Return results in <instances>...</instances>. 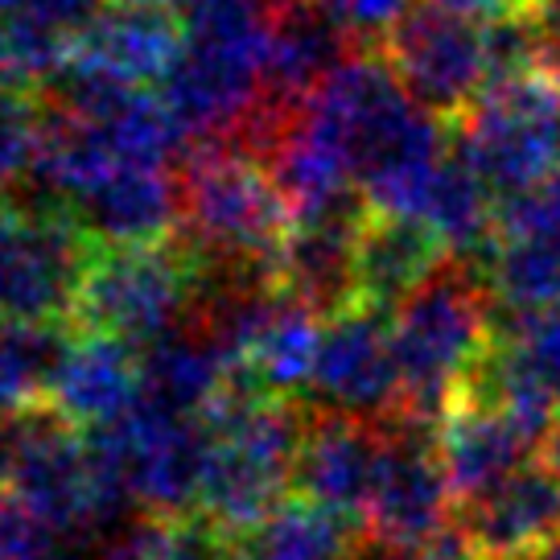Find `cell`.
I'll use <instances>...</instances> for the list:
<instances>
[{"instance_id": "cell-1", "label": "cell", "mask_w": 560, "mask_h": 560, "mask_svg": "<svg viewBox=\"0 0 560 560\" xmlns=\"http://www.w3.org/2000/svg\"><path fill=\"white\" fill-rule=\"evenodd\" d=\"M305 116L347 158L375 214L424 223V207L445 165L441 120L412 104L384 50L350 54L310 95Z\"/></svg>"}, {"instance_id": "cell-2", "label": "cell", "mask_w": 560, "mask_h": 560, "mask_svg": "<svg viewBox=\"0 0 560 560\" xmlns=\"http://www.w3.org/2000/svg\"><path fill=\"white\" fill-rule=\"evenodd\" d=\"M182 240L194 264H277L293 214L272 174L228 140L186 149L177 165Z\"/></svg>"}, {"instance_id": "cell-3", "label": "cell", "mask_w": 560, "mask_h": 560, "mask_svg": "<svg viewBox=\"0 0 560 560\" xmlns=\"http://www.w3.org/2000/svg\"><path fill=\"white\" fill-rule=\"evenodd\" d=\"M392 347L400 363V412L441 424L470 371L494 347L487 280H474L470 264H445L392 314Z\"/></svg>"}, {"instance_id": "cell-4", "label": "cell", "mask_w": 560, "mask_h": 560, "mask_svg": "<svg viewBox=\"0 0 560 560\" xmlns=\"http://www.w3.org/2000/svg\"><path fill=\"white\" fill-rule=\"evenodd\" d=\"M268 18L260 9L186 21L182 54L158 83V100L186 149L228 140L268 91Z\"/></svg>"}, {"instance_id": "cell-5", "label": "cell", "mask_w": 560, "mask_h": 560, "mask_svg": "<svg viewBox=\"0 0 560 560\" xmlns=\"http://www.w3.org/2000/svg\"><path fill=\"white\" fill-rule=\"evenodd\" d=\"M194 293L198 264L182 244L95 247L74 293L70 326L144 350L194 314Z\"/></svg>"}, {"instance_id": "cell-6", "label": "cell", "mask_w": 560, "mask_h": 560, "mask_svg": "<svg viewBox=\"0 0 560 560\" xmlns=\"http://www.w3.org/2000/svg\"><path fill=\"white\" fill-rule=\"evenodd\" d=\"M457 153L494 198L540 186L560 170V70L552 62L499 79L462 116Z\"/></svg>"}, {"instance_id": "cell-7", "label": "cell", "mask_w": 560, "mask_h": 560, "mask_svg": "<svg viewBox=\"0 0 560 560\" xmlns=\"http://www.w3.org/2000/svg\"><path fill=\"white\" fill-rule=\"evenodd\" d=\"M0 490L37 511L58 536L100 540L88 429L54 400L0 412Z\"/></svg>"}, {"instance_id": "cell-8", "label": "cell", "mask_w": 560, "mask_h": 560, "mask_svg": "<svg viewBox=\"0 0 560 560\" xmlns=\"http://www.w3.org/2000/svg\"><path fill=\"white\" fill-rule=\"evenodd\" d=\"M384 54L412 104L438 120H462L490 88L487 25L429 0L404 13L384 37Z\"/></svg>"}, {"instance_id": "cell-9", "label": "cell", "mask_w": 560, "mask_h": 560, "mask_svg": "<svg viewBox=\"0 0 560 560\" xmlns=\"http://www.w3.org/2000/svg\"><path fill=\"white\" fill-rule=\"evenodd\" d=\"M91 244L62 214L0 198V322H67Z\"/></svg>"}, {"instance_id": "cell-10", "label": "cell", "mask_w": 560, "mask_h": 560, "mask_svg": "<svg viewBox=\"0 0 560 560\" xmlns=\"http://www.w3.org/2000/svg\"><path fill=\"white\" fill-rule=\"evenodd\" d=\"M454 511L457 499L438 457V424H424L404 412L384 420V454L359 524L363 536L412 552Z\"/></svg>"}, {"instance_id": "cell-11", "label": "cell", "mask_w": 560, "mask_h": 560, "mask_svg": "<svg viewBox=\"0 0 560 560\" xmlns=\"http://www.w3.org/2000/svg\"><path fill=\"white\" fill-rule=\"evenodd\" d=\"M322 412L384 424L400 412L404 384L396 347H392V314L354 305L347 314L322 322V347L305 396Z\"/></svg>"}, {"instance_id": "cell-12", "label": "cell", "mask_w": 560, "mask_h": 560, "mask_svg": "<svg viewBox=\"0 0 560 560\" xmlns=\"http://www.w3.org/2000/svg\"><path fill=\"white\" fill-rule=\"evenodd\" d=\"M104 433L120 450L137 508L144 515L182 520L202 508L210 466L207 417H174L137 400V408L120 424H107Z\"/></svg>"}, {"instance_id": "cell-13", "label": "cell", "mask_w": 560, "mask_h": 560, "mask_svg": "<svg viewBox=\"0 0 560 560\" xmlns=\"http://www.w3.org/2000/svg\"><path fill=\"white\" fill-rule=\"evenodd\" d=\"M67 219L95 247L165 244L182 223L177 170L170 165H116L67 207Z\"/></svg>"}, {"instance_id": "cell-14", "label": "cell", "mask_w": 560, "mask_h": 560, "mask_svg": "<svg viewBox=\"0 0 560 560\" xmlns=\"http://www.w3.org/2000/svg\"><path fill=\"white\" fill-rule=\"evenodd\" d=\"M380 454H384V424L314 408L305 441H301L293 494L310 499L314 508L342 515L350 524H363V508H368V494L375 487Z\"/></svg>"}, {"instance_id": "cell-15", "label": "cell", "mask_w": 560, "mask_h": 560, "mask_svg": "<svg viewBox=\"0 0 560 560\" xmlns=\"http://www.w3.org/2000/svg\"><path fill=\"white\" fill-rule=\"evenodd\" d=\"M177 13L165 0H107L79 30L70 58L128 88L161 83L182 54Z\"/></svg>"}, {"instance_id": "cell-16", "label": "cell", "mask_w": 560, "mask_h": 560, "mask_svg": "<svg viewBox=\"0 0 560 560\" xmlns=\"http://www.w3.org/2000/svg\"><path fill=\"white\" fill-rule=\"evenodd\" d=\"M536 454H540V445L527 438L508 412L470 400V396H457L438 424V457L457 508H466L499 482H508L511 474L524 470Z\"/></svg>"}, {"instance_id": "cell-17", "label": "cell", "mask_w": 560, "mask_h": 560, "mask_svg": "<svg viewBox=\"0 0 560 560\" xmlns=\"http://www.w3.org/2000/svg\"><path fill=\"white\" fill-rule=\"evenodd\" d=\"M487 560H524L560 540V474L532 457L508 482L462 508Z\"/></svg>"}, {"instance_id": "cell-18", "label": "cell", "mask_w": 560, "mask_h": 560, "mask_svg": "<svg viewBox=\"0 0 560 560\" xmlns=\"http://www.w3.org/2000/svg\"><path fill=\"white\" fill-rule=\"evenodd\" d=\"M445 256H450V247L429 223L371 210L368 223L359 228V244H354L359 305L396 314L404 301L445 268Z\"/></svg>"}, {"instance_id": "cell-19", "label": "cell", "mask_w": 560, "mask_h": 560, "mask_svg": "<svg viewBox=\"0 0 560 560\" xmlns=\"http://www.w3.org/2000/svg\"><path fill=\"white\" fill-rule=\"evenodd\" d=\"M50 400L79 429L120 424L140 400V350L104 334H79L62 359Z\"/></svg>"}, {"instance_id": "cell-20", "label": "cell", "mask_w": 560, "mask_h": 560, "mask_svg": "<svg viewBox=\"0 0 560 560\" xmlns=\"http://www.w3.org/2000/svg\"><path fill=\"white\" fill-rule=\"evenodd\" d=\"M354 37L317 0H280L268 18V91L310 104L334 70L350 58Z\"/></svg>"}, {"instance_id": "cell-21", "label": "cell", "mask_w": 560, "mask_h": 560, "mask_svg": "<svg viewBox=\"0 0 560 560\" xmlns=\"http://www.w3.org/2000/svg\"><path fill=\"white\" fill-rule=\"evenodd\" d=\"M363 223L368 219L293 223L289 240L280 247V284H284V293H293L322 322L359 305L354 244H359Z\"/></svg>"}, {"instance_id": "cell-22", "label": "cell", "mask_w": 560, "mask_h": 560, "mask_svg": "<svg viewBox=\"0 0 560 560\" xmlns=\"http://www.w3.org/2000/svg\"><path fill=\"white\" fill-rule=\"evenodd\" d=\"M228 384V359L194 322V314L161 342L140 350V404L149 408L174 412V417H202Z\"/></svg>"}, {"instance_id": "cell-23", "label": "cell", "mask_w": 560, "mask_h": 560, "mask_svg": "<svg viewBox=\"0 0 560 560\" xmlns=\"http://www.w3.org/2000/svg\"><path fill=\"white\" fill-rule=\"evenodd\" d=\"M359 536L363 532L350 520L289 494L277 511L244 532V548L247 560H350Z\"/></svg>"}, {"instance_id": "cell-24", "label": "cell", "mask_w": 560, "mask_h": 560, "mask_svg": "<svg viewBox=\"0 0 560 560\" xmlns=\"http://www.w3.org/2000/svg\"><path fill=\"white\" fill-rule=\"evenodd\" d=\"M70 342L62 322H0V412L50 400Z\"/></svg>"}, {"instance_id": "cell-25", "label": "cell", "mask_w": 560, "mask_h": 560, "mask_svg": "<svg viewBox=\"0 0 560 560\" xmlns=\"http://www.w3.org/2000/svg\"><path fill=\"white\" fill-rule=\"evenodd\" d=\"M494 342L532 384L560 404V310L508 314L503 338H494Z\"/></svg>"}, {"instance_id": "cell-26", "label": "cell", "mask_w": 560, "mask_h": 560, "mask_svg": "<svg viewBox=\"0 0 560 560\" xmlns=\"http://www.w3.org/2000/svg\"><path fill=\"white\" fill-rule=\"evenodd\" d=\"M46 132V107L30 100V91L0 88V198L25 186Z\"/></svg>"}, {"instance_id": "cell-27", "label": "cell", "mask_w": 560, "mask_h": 560, "mask_svg": "<svg viewBox=\"0 0 560 560\" xmlns=\"http://www.w3.org/2000/svg\"><path fill=\"white\" fill-rule=\"evenodd\" d=\"M165 560H247L244 536L194 511L182 520H165Z\"/></svg>"}, {"instance_id": "cell-28", "label": "cell", "mask_w": 560, "mask_h": 560, "mask_svg": "<svg viewBox=\"0 0 560 560\" xmlns=\"http://www.w3.org/2000/svg\"><path fill=\"white\" fill-rule=\"evenodd\" d=\"M350 37L363 42H384L400 18L412 9V0H317Z\"/></svg>"}, {"instance_id": "cell-29", "label": "cell", "mask_w": 560, "mask_h": 560, "mask_svg": "<svg viewBox=\"0 0 560 560\" xmlns=\"http://www.w3.org/2000/svg\"><path fill=\"white\" fill-rule=\"evenodd\" d=\"M100 560H165V520L132 515L116 532L100 536Z\"/></svg>"}, {"instance_id": "cell-30", "label": "cell", "mask_w": 560, "mask_h": 560, "mask_svg": "<svg viewBox=\"0 0 560 560\" xmlns=\"http://www.w3.org/2000/svg\"><path fill=\"white\" fill-rule=\"evenodd\" d=\"M408 560H487V557H482V548L474 540L470 524L462 520V511H454L429 540H420L408 552Z\"/></svg>"}, {"instance_id": "cell-31", "label": "cell", "mask_w": 560, "mask_h": 560, "mask_svg": "<svg viewBox=\"0 0 560 560\" xmlns=\"http://www.w3.org/2000/svg\"><path fill=\"white\" fill-rule=\"evenodd\" d=\"M182 21H202V18H219V13H247V9H260V13H272L277 0H165Z\"/></svg>"}, {"instance_id": "cell-32", "label": "cell", "mask_w": 560, "mask_h": 560, "mask_svg": "<svg viewBox=\"0 0 560 560\" xmlns=\"http://www.w3.org/2000/svg\"><path fill=\"white\" fill-rule=\"evenodd\" d=\"M532 13H536V25H540L544 54L560 70V0H544L540 9H532Z\"/></svg>"}, {"instance_id": "cell-33", "label": "cell", "mask_w": 560, "mask_h": 560, "mask_svg": "<svg viewBox=\"0 0 560 560\" xmlns=\"http://www.w3.org/2000/svg\"><path fill=\"white\" fill-rule=\"evenodd\" d=\"M429 4H441V9H454V13H466V18H499V13H508V9H524V4H515V0H429Z\"/></svg>"}, {"instance_id": "cell-34", "label": "cell", "mask_w": 560, "mask_h": 560, "mask_svg": "<svg viewBox=\"0 0 560 560\" xmlns=\"http://www.w3.org/2000/svg\"><path fill=\"white\" fill-rule=\"evenodd\" d=\"M540 462H548V466H552V470L560 474V412H557V420H552V424H548V433H544Z\"/></svg>"}, {"instance_id": "cell-35", "label": "cell", "mask_w": 560, "mask_h": 560, "mask_svg": "<svg viewBox=\"0 0 560 560\" xmlns=\"http://www.w3.org/2000/svg\"><path fill=\"white\" fill-rule=\"evenodd\" d=\"M524 560H560V540L548 544V548H540V552H532V557H524Z\"/></svg>"}, {"instance_id": "cell-36", "label": "cell", "mask_w": 560, "mask_h": 560, "mask_svg": "<svg viewBox=\"0 0 560 560\" xmlns=\"http://www.w3.org/2000/svg\"><path fill=\"white\" fill-rule=\"evenodd\" d=\"M515 4H524V9H540L544 0H515Z\"/></svg>"}]
</instances>
